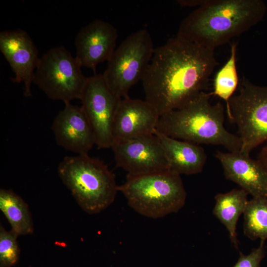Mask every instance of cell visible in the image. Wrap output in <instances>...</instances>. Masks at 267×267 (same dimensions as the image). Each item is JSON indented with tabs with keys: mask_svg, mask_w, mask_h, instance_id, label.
Listing matches in <instances>:
<instances>
[{
	"mask_svg": "<svg viewBox=\"0 0 267 267\" xmlns=\"http://www.w3.org/2000/svg\"><path fill=\"white\" fill-rule=\"evenodd\" d=\"M57 173L77 203L89 214L106 209L119 191L115 176L108 166L89 154L64 157Z\"/></svg>",
	"mask_w": 267,
	"mask_h": 267,
	"instance_id": "4",
	"label": "cell"
},
{
	"mask_svg": "<svg viewBox=\"0 0 267 267\" xmlns=\"http://www.w3.org/2000/svg\"><path fill=\"white\" fill-rule=\"evenodd\" d=\"M154 49L151 36L145 29L132 34L115 48L102 75L116 96H128L131 89L142 80Z\"/></svg>",
	"mask_w": 267,
	"mask_h": 267,
	"instance_id": "6",
	"label": "cell"
},
{
	"mask_svg": "<svg viewBox=\"0 0 267 267\" xmlns=\"http://www.w3.org/2000/svg\"><path fill=\"white\" fill-rule=\"evenodd\" d=\"M129 206L144 217L157 219L178 212L186 193L180 175L168 170L140 175H127L118 186Z\"/></svg>",
	"mask_w": 267,
	"mask_h": 267,
	"instance_id": "5",
	"label": "cell"
},
{
	"mask_svg": "<svg viewBox=\"0 0 267 267\" xmlns=\"http://www.w3.org/2000/svg\"><path fill=\"white\" fill-rule=\"evenodd\" d=\"M265 241L261 240L259 246L247 255L239 253V258L232 267H260L266 255Z\"/></svg>",
	"mask_w": 267,
	"mask_h": 267,
	"instance_id": "22",
	"label": "cell"
},
{
	"mask_svg": "<svg viewBox=\"0 0 267 267\" xmlns=\"http://www.w3.org/2000/svg\"><path fill=\"white\" fill-rule=\"evenodd\" d=\"M237 44L231 45L230 54L226 62L217 73L214 81L213 95L217 96L227 105L238 85L236 68Z\"/></svg>",
	"mask_w": 267,
	"mask_h": 267,
	"instance_id": "20",
	"label": "cell"
},
{
	"mask_svg": "<svg viewBox=\"0 0 267 267\" xmlns=\"http://www.w3.org/2000/svg\"><path fill=\"white\" fill-rule=\"evenodd\" d=\"M244 190L234 189L215 196L213 213L224 225L228 232L231 242L238 249V240L236 225L240 215L244 213L248 200Z\"/></svg>",
	"mask_w": 267,
	"mask_h": 267,
	"instance_id": "17",
	"label": "cell"
},
{
	"mask_svg": "<svg viewBox=\"0 0 267 267\" xmlns=\"http://www.w3.org/2000/svg\"><path fill=\"white\" fill-rule=\"evenodd\" d=\"M122 98L108 87L102 75L88 78L80 100L98 149L111 148L114 119Z\"/></svg>",
	"mask_w": 267,
	"mask_h": 267,
	"instance_id": "9",
	"label": "cell"
},
{
	"mask_svg": "<svg viewBox=\"0 0 267 267\" xmlns=\"http://www.w3.org/2000/svg\"><path fill=\"white\" fill-rule=\"evenodd\" d=\"M0 210L10 223L11 230L17 235H29L33 232V223L28 206L12 190L0 189Z\"/></svg>",
	"mask_w": 267,
	"mask_h": 267,
	"instance_id": "18",
	"label": "cell"
},
{
	"mask_svg": "<svg viewBox=\"0 0 267 267\" xmlns=\"http://www.w3.org/2000/svg\"><path fill=\"white\" fill-rule=\"evenodd\" d=\"M51 126L57 144L77 155L88 154L95 144L91 126L81 107L65 104Z\"/></svg>",
	"mask_w": 267,
	"mask_h": 267,
	"instance_id": "14",
	"label": "cell"
},
{
	"mask_svg": "<svg viewBox=\"0 0 267 267\" xmlns=\"http://www.w3.org/2000/svg\"><path fill=\"white\" fill-rule=\"evenodd\" d=\"M160 115L148 102L122 98L117 107L113 125V142L154 134Z\"/></svg>",
	"mask_w": 267,
	"mask_h": 267,
	"instance_id": "12",
	"label": "cell"
},
{
	"mask_svg": "<svg viewBox=\"0 0 267 267\" xmlns=\"http://www.w3.org/2000/svg\"><path fill=\"white\" fill-rule=\"evenodd\" d=\"M212 95L203 91L182 107L160 116L156 130L178 139L240 152L241 140L224 128V107L220 102L212 104Z\"/></svg>",
	"mask_w": 267,
	"mask_h": 267,
	"instance_id": "3",
	"label": "cell"
},
{
	"mask_svg": "<svg viewBox=\"0 0 267 267\" xmlns=\"http://www.w3.org/2000/svg\"><path fill=\"white\" fill-rule=\"evenodd\" d=\"M81 68L64 47H53L40 57L33 83L48 98L70 103L80 99L87 81Z\"/></svg>",
	"mask_w": 267,
	"mask_h": 267,
	"instance_id": "8",
	"label": "cell"
},
{
	"mask_svg": "<svg viewBox=\"0 0 267 267\" xmlns=\"http://www.w3.org/2000/svg\"><path fill=\"white\" fill-rule=\"evenodd\" d=\"M266 197L267 198V196H266Z\"/></svg>",
	"mask_w": 267,
	"mask_h": 267,
	"instance_id": "24",
	"label": "cell"
},
{
	"mask_svg": "<svg viewBox=\"0 0 267 267\" xmlns=\"http://www.w3.org/2000/svg\"><path fill=\"white\" fill-rule=\"evenodd\" d=\"M226 111L237 127L241 153L249 155L267 140V86L254 85L243 78L239 92L230 98Z\"/></svg>",
	"mask_w": 267,
	"mask_h": 267,
	"instance_id": "7",
	"label": "cell"
},
{
	"mask_svg": "<svg viewBox=\"0 0 267 267\" xmlns=\"http://www.w3.org/2000/svg\"><path fill=\"white\" fill-rule=\"evenodd\" d=\"M118 37L117 30L111 24L94 20L83 27L76 37V58L82 67L95 71L98 64L110 58Z\"/></svg>",
	"mask_w": 267,
	"mask_h": 267,
	"instance_id": "13",
	"label": "cell"
},
{
	"mask_svg": "<svg viewBox=\"0 0 267 267\" xmlns=\"http://www.w3.org/2000/svg\"><path fill=\"white\" fill-rule=\"evenodd\" d=\"M0 50L14 73V83L24 85V95L32 96L31 85L40 57L28 33L21 29L0 33Z\"/></svg>",
	"mask_w": 267,
	"mask_h": 267,
	"instance_id": "11",
	"label": "cell"
},
{
	"mask_svg": "<svg viewBox=\"0 0 267 267\" xmlns=\"http://www.w3.org/2000/svg\"><path fill=\"white\" fill-rule=\"evenodd\" d=\"M215 156L226 179L238 184L253 197L267 196V172L258 160L240 152L218 151Z\"/></svg>",
	"mask_w": 267,
	"mask_h": 267,
	"instance_id": "15",
	"label": "cell"
},
{
	"mask_svg": "<svg viewBox=\"0 0 267 267\" xmlns=\"http://www.w3.org/2000/svg\"><path fill=\"white\" fill-rule=\"evenodd\" d=\"M218 63L214 50L176 35L155 48L141 80L145 100L161 116L205 91Z\"/></svg>",
	"mask_w": 267,
	"mask_h": 267,
	"instance_id": "1",
	"label": "cell"
},
{
	"mask_svg": "<svg viewBox=\"0 0 267 267\" xmlns=\"http://www.w3.org/2000/svg\"><path fill=\"white\" fill-rule=\"evenodd\" d=\"M12 230L0 226V267H11L17 262L20 254L17 237Z\"/></svg>",
	"mask_w": 267,
	"mask_h": 267,
	"instance_id": "21",
	"label": "cell"
},
{
	"mask_svg": "<svg viewBox=\"0 0 267 267\" xmlns=\"http://www.w3.org/2000/svg\"><path fill=\"white\" fill-rule=\"evenodd\" d=\"M244 215V233L252 240L267 239V198L253 197Z\"/></svg>",
	"mask_w": 267,
	"mask_h": 267,
	"instance_id": "19",
	"label": "cell"
},
{
	"mask_svg": "<svg viewBox=\"0 0 267 267\" xmlns=\"http://www.w3.org/2000/svg\"><path fill=\"white\" fill-rule=\"evenodd\" d=\"M154 134L162 143L170 170L180 175H194L202 171L207 160V155L202 147L170 137L157 130Z\"/></svg>",
	"mask_w": 267,
	"mask_h": 267,
	"instance_id": "16",
	"label": "cell"
},
{
	"mask_svg": "<svg viewBox=\"0 0 267 267\" xmlns=\"http://www.w3.org/2000/svg\"><path fill=\"white\" fill-rule=\"evenodd\" d=\"M198 6L181 22L177 36L214 50L248 31L263 18L260 0H188Z\"/></svg>",
	"mask_w": 267,
	"mask_h": 267,
	"instance_id": "2",
	"label": "cell"
},
{
	"mask_svg": "<svg viewBox=\"0 0 267 267\" xmlns=\"http://www.w3.org/2000/svg\"><path fill=\"white\" fill-rule=\"evenodd\" d=\"M112 148L116 166L127 175H140L169 169L162 143L155 134L114 142Z\"/></svg>",
	"mask_w": 267,
	"mask_h": 267,
	"instance_id": "10",
	"label": "cell"
},
{
	"mask_svg": "<svg viewBox=\"0 0 267 267\" xmlns=\"http://www.w3.org/2000/svg\"><path fill=\"white\" fill-rule=\"evenodd\" d=\"M258 160L267 172V145L263 148Z\"/></svg>",
	"mask_w": 267,
	"mask_h": 267,
	"instance_id": "23",
	"label": "cell"
}]
</instances>
